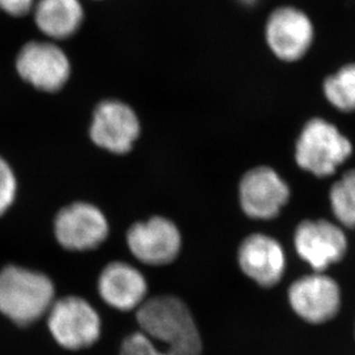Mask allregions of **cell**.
Instances as JSON below:
<instances>
[{
	"instance_id": "20",
	"label": "cell",
	"mask_w": 355,
	"mask_h": 355,
	"mask_svg": "<svg viewBox=\"0 0 355 355\" xmlns=\"http://www.w3.org/2000/svg\"><path fill=\"white\" fill-rule=\"evenodd\" d=\"M238 1L243 3V5H246V6H253V5H257L260 0H238Z\"/></svg>"
},
{
	"instance_id": "1",
	"label": "cell",
	"mask_w": 355,
	"mask_h": 355,
	"mask_svg": "<svg viewBox=\"0 0 355 355\" xmlns=\"http://www.w3.org/2000/svg\"><path fill=\"white\" fill-rule=\"evenodd\" d=\"M137 320L141 331L125 339L121 355H201V337L180 299H148L137 308Z\"/></svg>"
},
{
	"instance_id": "7",
	"label": "cell",
	"mask_w": 355,
	"mask_h": 355,
	"mask_svg": "<svg viewBox=\"0 0 355 355\" xmlns=\"http://www.w3.org/2000/svg\"><path fill=\"white\" fill-rule=\"evenodd\" d=\"M55 234L66 250L85 252L105 241L109 223L96 205L76 202L59 211L55 220Z\"/></svg>"
},
{
	"instance_id": "15",
	"label": "cell",
	"mask_w": 355,
	"mask_h": 355,
	"mask_svg": "<svg viewBox=\"0 0 355 355\" xmlns=\"http://www.w3.org/2000/svg\"><path fill=\"white\" fill-rule=\"evenodd\" d=\"M33 10L38 29L53 40L71 37L83 21L80 0H38Z\"/></svg>"
},
{
	"instance_id": "14",
	"label": "cell",
	"mask_w": 355,
	"mask_h": 355,
	"mask_svg": "<svg viewBox=\"0 0 355 355\" xmlns=\"http://www.w3.org/2000/svg\"><path fill=\"white\" fill-rule=\"evenodd\" d=\"M98 292L110 307L123 311H133L146 301L147 280L133 266L112 262L101 272Z\"/></svg>"
},
{
	"instance_id": "18",
	"label": "cell",
	"mask_w": 355,
	"mask_h": 355,
	"mask_svg": "<svg viewBox=\"0 0 355 355\" xmlns=\"http://www.w3.org/2000/svg\"><path fill=\"white\" fill-rule=\"evenodd\" d=\"M17 188V177L13 170L3 157H0V216L13 205Z\"/></svg>"
},
{
	"instance_id": "16",
	"label": "cell",
	"mask_w": 355,
	"mask_h": 355,
	"mask_svg": "<svg viewBox=\"0 0 355 355\" xmlns=\"http://www.w3.org/2000/svg\"><path fill=\"white\" fill-rule=\"evenodd\" d=\"M324 95L332 105L345 112L355 110V64L343 66L328 76L323 85Z\"/></svg>"
},
{
	"instance_id": "3",
	"label": "cell",
	"mask_w": 355,
	"mask_h": 355,
	"mask_svg": "<svg viewBox=\"0 0 355 355\" xmlns=\"http://www.w3.org/2000/svg\"><path fill=\"white\" fill-rule=\"evenodd\" d=\"M352 154V144L338 128L315 118L304 125L297 139L295 159L301 168L318 177L335 173Z\"/></svg>"
},
{
	"instance_id": "9",
	"label": "cell",
	"mask_w": 355,
	"mask_h": 355,
	"mask_svg": "<svg viewBox=\"0 0 355 355\" xmlns=\"http://www.w3.org/2000/svg\"><path fill=\"white\" fill-rule=\"evenodd\" d=\"M288 301L294 313L304 321L322 324L338 313L342 294L331 277L313 273L301 277L291 285Z\"/></svg>"
},
{
	"instance_id": "17",
	"label": "cell",
	"mask_w": 355,
	"mask_h": 355,
	"mask_svg": "<svg viewBox=\"0 0 355 355\" xmlns=\"http://www.w3.org/2000/svg\"><path fill=\"white\" fill-rule=\"evenodd\" d=\"M332 211L343 225L355 227V170L346 172L330 191Z\"/></svg>"
},
{
	"instance_id": "11",
	"label": "cell",
	"mask_w": 355,
	"mask_h": 355,
	"mask_svg": "<svg viewBox=\"0 0 355 355\" xmlns=\"http://www.w3.org/2000/svg\"><path fill=\"white\" fill-rule=\"evenodd\" d=\"M294 246L299 257L321 272L342 260L347 248L345 234L328 220H306L297 226Z\"/></svg>"
},
{
	"instance_id": "6",
	"label": "cell",
	"mask_w": 355,
	"mask_h": 355,
	"mask_svg": "<svg viewBox=\"0 0 355 355\" xmlns=\"http://www.w3.org/2000/svg\"><path fill=\"white\" fill-rule=\"evenodd\" d=\"M15 67L26 83L48 92L62 89L71 74L67 55L49 42L33 41L22 46Z\"/></svg>"
},
{
	"instance_id": "2",
	"label": "cell",
	"mask_w": 355,
	"mask_h": 355,
	"mask_svg": "<svg viewBox=\"0 0 355 355\" xmlns=\"http://www.w3.org/2000/svg\"><path fill=\"white\" fill-rule=\"evenodd\" d=\"M55 301V286L44 273L22 266L0 270V313L17 325L37 321Z\"/></svg>"
},
{
	"instance_id": "4",
	"label": "cell",
	"mask_w": 355,
	"mask_h": 355,
	"mask_svg": "<svg viewBox=\"0 0 355 355\" xmlns=\"http://www.w3.org/2000/svg\"><path fill=\"white\" fill-rule=\"evenodd\" d=\"M264 37L270 51L283 62L304 58L315 41L311 17L297 6L277 7L266 19Z\"/></svg>"
},
{
	"instance_id": "10",
	"label": "cell",
	"mask_w": 355,
	"mask_h": 355,
	"mask_svg": "<svg viewBox=\"0 0 355 355\" xmlns=\"http://www.w3.org/2000/svg\"><path fill=\"white\" fill-rule=\"evenodd\" d=\"M127 245L142 263L164 266L180 252L181 236L175 223L157 216L135 223L127 232Z\"/></svg>"
},
{
	"instance_id": "5",
	"label": "cell",
	"mask_w": 355,
	"mask_h": 355,
	"mask_svg": "<svg viewBox=\"0 0 355 355\" xmlns=\"http://www.w3.org/2000/svg\"><path fill=\"white\" fill-rule=\"evenodd\" d=\"M48 316L52 337L64 349H87L101 335L99 315L83 297H65L53 301Z\"/></svg>"
},
{
	"instance_id": "19",
	"label": "cell",
	"mask_w": 355,
	"mask_h": 355,
	"mask_svg": "<svg viewBox=\"0 0 355 355\" xmlns=\"http://www.w3.org/2000/svg\"><path fill=\"white\" fill-rule=\"evenodd\" d=\"M36 0H0V10L12 17H24L34 8Z\"/></svg>"
},
{
	"instance_id": "8",
	"label": "cell",
	"mask_w": 355,
	"mask_h": 355,
	"mask_svg": "<svg viewBox=\"0 0 355 355\" xmlns=\"http://www.w3.org/2000/svg\"><path fill=\"white\" fill-rule=\"evenodd\" d=\"M140 121L130 105L109 99L99 103L92 116V142L113 154H126L140 135Z\"/></svg>"
},
{
	"instance_id": "13",
	"label": "cell",
	"mask_w": 355,
	"mask_h": 355,
	"mask_svg": "<svg viewBox=\"0 0 355 355\" xmlns=\"http://www.w3.org/2000/svg\"><path fill=\"white\" fill-rule=\"evenodd\" d=\"M238 260L243 273L264 287L279 283L286 266L280 243L261 233L243 240Z\"/></svg>"
},
{
	"instance_id": "12",
	"label": "cell",
	"mask_w": 355,
	"mask_h": 355,
	"mask_svg": "<svg viewBox=\"0 0 355 355\" xmlns=\"http://www.w3.org/2000/svg\"><path fill=\"white\" fill-rule=\"evenodd\" d=\"M240 203L252 218L270 219L279 214L290 189L275 170L266 166L247 172L240 182Z\"/></svg>"
}]
</instances>
